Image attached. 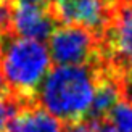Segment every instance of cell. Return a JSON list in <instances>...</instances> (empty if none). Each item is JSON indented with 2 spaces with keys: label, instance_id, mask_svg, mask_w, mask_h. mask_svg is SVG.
<instances>
[{
  "label": "cell",
  "instance_id": "cell-13",
  "mask_svg": "<svg viewBox=\"0 0 132 132\" xmlns=\"http://www.w3.org/2000/svg\"><path fill=\"white\" fill-rule=\"evenodd\" d=\"M95 132H118L116 127L111 124V121L108 119V118H105V119H100V122H98V127Z\"/></svg>",
  "mask_w": 132,
  "mask_h": 132
},
{
  "label": "cell",
  "instance_id": "cell-6",
  "mask_svg": "<svg viewBox=\"0 0 132 132\" xmlns=\"http://www.w3.org/2000/svg\"><path fill=\"white\" fill-rule=\"evenodd\" d=\"M60 23L48 8L29 5H15L11 18V32L18 37L32 40H48Z\"/></svg>",
  "mask_w": 132,
  "mask_h": 132
},
{
  "label": "cell",
  "instance_id": "cell-14",
  "mask_svg": "<svg viewBox=\"0 0 132 132\" xmlns=\"http://www.w3.org/2000/svg\"><path fill=\"white\" fill-rule=\"evenodd\" d=\"M53 2H63V0H53Z\"/></svg>",
  "mask_w": 132,
  "mask_h": 132
},
{
  "label": "cell",
  "instance_id": "cell-8",
  "mask_svg": "<svg viewBox=\"0 0 132 132\" xmlns=\"http://www.w3.org/2000/svg\"><path fill=\"white\" fill-rule=\"evenodd\" d=\"M106 118L111 121L118 132H132V103L121 98Z\"/></svg>",
  "mask_w": 132,
  "mask_h": 132
},
{
  "label": "cell",
  "instance_id": "cell-12",
  "mask_svg": "<svg viewBox=\"0 0 132 132\" xmlns=\"http://www.w3.org/2000/svg\"><path fill=\"white\" fill-rule=\"evenodd\" d=\"M52 0H15V5H29V6H40L48 8Z\"/></svg>",
  "mask_w": 132,
  "mask_h": 132
},
{
  "label": "cell",
  "instance_id": "cell-15",
  "mask_svg": "<svg viewBox=\"0 0 132 132\" xmlns=\"http://www.w3.org/2000/svg\"><path fill=\"white\" fill-rule=\"evenodd\" d=\"M10 2H13V3H15V0H10Z\"/></svg>",
  "mask_w": 132,
  "mask_h": 132
},
{
  "label": "cell",
  "instance_id": "cell-9",
  "mask_svg": "<svg viewBox=\"0 0 132 132\" xmlns=\"http://www.w3.org/2000/svg\"><path fill=\"white\" fill-rule=\"evenodd\" d=\"M100 119H90V118H79L74 121H66L61 124V132H95Z\"/></svg>",
  "mask_w": 132,
  "mask_h": 132
},
{
  "label": "cell",
  "instance_id": "cell-11",
  "mask_svg": "<svg viewBox=\"0 0 132 132\" xmlns=\"http://www.w3.org/2000/svg\"><path fill=\"white\" fill-rule=\"evenodd\" d=\"M119 85H121L122 100L132 103V68L124 69L119 74Z\"/></svg>",
  "mask_w": 132,
  "mask_h": 132
},
{
  "label": "cell",
  "instance_id": "cell-16",
  "mask_svg": "<svg viewBox=\"0 0 132 132\" xmlns=\"http://www.w3.org/2000/svg\"><path fill=\"white\" fill-rule=\"evenodd\" d=\"M114 2H116V0H114Z\"/></svg>",
  "mask_w": 132,
  "mask_h": 132
},
{
  "label": "cell",
  "instance_id": "cell-10",
  "mask_svg": "<svg viewBox=\"0 0 132 132\" xmlns=\"http://www.w3.org/2000/svg\"><path fill=\"white\" fill-rule=\"evenodd\" d=\"M15 3L10 0H0V37L11 31V18Z\"/></svg>",
  "mask_w": 132,
  "mask_h": 132
},
{
  "label": "cell",
  "instance_id": "cell-1",
  "mask_svg": "<svg viewBox=\"0 0 132 132\" xmlns=\"http://www.w3.org/2000/svg\"><path fill=\"white\" fill-rule=\"evenodd\" d=\"M105 64L103 60L92 64L53 68L37 89L39 105L63 122L84 118L90 108Z\"/></svg>",
  "mask_w": 132,
  "mask_h": 132
},
{
  "label": "cell",
  "instance_id": "cell-4",
  "mask_svg": "<svg viewBox=\"0 0 132 132\" xmlns=\"http://www.w3.org/2000/svg\"><path fill=\"white\" fill-rule=\"evenodd\" d=\"M105 63L122 72L132 68V0H116L110 24L102 36Z\"/></svg>",
  "mask_w": 132,
  "mask_h": 132
},
{
  "label": "cell",
  "instance_id": "cell-7",
  "mask_svg": "<svg viewBox=\"0 0 132 132\" xmlns=\"http://www.w3.org/2000/svg\"><path fill=\"white\" fill-rule=\"evenodd\" d=\"M8 132H61V124L39 102L28 105L8 121Z\"/></svg>",
  "mask_w": 132,
  "mask_h": 132
},
{
  "label": "cell",
  "instance_id": "cell-2",
  "mask_svg": "<svg viewBox=\"0 0 132 132\" xmlns=\"http://www.w3.org/2000/svg\"><path fill=\"white\" fill-rule=\"evenodd\" d=\"M50 52L42 42L6 32L0 37V69L11 94L37 98V89L50 71Z\"/></svg>",
  "mask_w": 132,
  "mask_h": 132
},
{
  "label": "cell",
  "instance_id": "cell-3",
  "mask_svg": "<svg viewBox=\"0 0 132 132\" xmlns=\"http://www.w3.org/2000/svg\"><path fill=\"white\" fill-rule=\"evenodd\" d=\"M48 52L56 66H81L103 61L100 37L76 23L60 24L52 32Z\"/></svg>",
  "mask_w": 132,
  "mask_h": 132
},
{
  "label": "cell",
  "instance_id": "cell-5",
  "mask_svg": "<svg viewBox=\"0 0 132 132\" xmlns=\"http://www.w3.org/2000/svg\"><path fill=\"white\" fill-rule=\"evenodd\" d=\"M113 5L114 0H52L50 11L60 24H81L102 39L113 15Z\"/></svg>",
  "mask_w": 132,
  "mask_h": 132
}]
</instances>
